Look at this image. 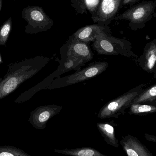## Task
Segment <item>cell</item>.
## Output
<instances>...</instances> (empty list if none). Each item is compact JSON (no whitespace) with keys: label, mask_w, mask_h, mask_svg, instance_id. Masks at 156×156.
Returning a JSON list of instances; mask_svg holds the SVG:
<instances>
[{"label":"cell","mask_w":156,"mask_h":156,"mask_svg":"<svg viewBox=\"0 0 156 156\" xmlns=\"http://www.w3.org/2000/svg\"><path fill=\"white\" fill-rule=\"evenodd\" d=\"M51 60L48 57L38 56L18 68L10 69L0 82V100L5 98L24 82L38 73Z\"/></svg>","instance_id":"obj_1"},{"label":"cell","mask_w":156,"mask_h":156,"mask_svg":"<svg viewBox=\"0 0 156 156\" xmlns=\"http://www.w3.org/2000/svg\"><path fill=\"white\" fill-rule=\"evenodd\" d=\"M92 47L98 55L124 56L136 61L138 56L132 50L129 40L113 36L111 30H105L99 34L93 42Z\"/></svg>","instance_id":"obj_2"},{"label":"cell","mask_w":156,"mask_h":156,"mask_svg":"<svg viewBox=\"0 0 156 156\" xmlns=\"http://www.w3.org/2000/svg\"><path fill=\"white\" fill-rule=\"evenodd\" d=\"M156 1H144L130 6L114 20L129 21L128 26L133 30L144 28L147 22L156 16Z\"/></svg>","instance_id":"obj_3"},{"label":"cell","mask_w":156,"mask_h":156,"mask_svg":"<svg viewBox=\"0 0 156 156\" xmlns=\"http://www.w3.org/2000/svg\"><path fill=\"white\" fill-rule=\"evenodd\" d=\"M108 66L109 63L105 61L90 63L87 67L71 75L55 79L46 89L51 90L65 88L89 80L105 71Z\"/></svg>","instance_id":"obj_4"},{"label":"cell","mask_w":156,"mask_h":156,"mask_svg":"<svg viewBox=\"0 0 156 156\" xmlns=\"http://www.w3.org/2000/svg\"><path fill=\"white\" fill-rule=\"evenodd\" d=\"M146 86L145 83L140 84L105 103L99 111L98 118L101 120L118 118L120 115H124L125 110L130 107L134 100L144 90Z\"/></svg>","instance_id":"obj_5"},{"label":"cell","mask_w":156,"mask_h":156,"mask_svg":"<svg viewBox=\"0 0 156 156\" xmlns=\"http://www.w3.org/2000/svg\"><path fill=\"white\" fill-rule=\"evenodd\" d=\"M123 0H101L99 7L94 15L91 16L94 23L108 25L122 6Z\"/></svg>","instance_id":"obj_6"},{"label":"cell","mask_w":156,"mask_h":156,"mask_svg":"<svg viewBox=\"0 0 156 156\" xmlns=\"http://www.w3.org/2000/svg\"><path fill=\"white\" fill-rule=\"evenodd\" d=\"M62 108L55 104L39 106L31 112L28 122L36 129L43 130L46 127L48 122L59 114Z\"/></svg>","instance_id":"obj_7"},{"label":"cell","mask_w":156,"mask_h":156,"mask_svg":"<svg viewBox=\"0 0 156 156\" xmlns=\"http://www.w3.org/2000/svg\"><path fill=\"white\" fill-rule=\"evenodd\" d=\"M60 54L79 58L85 63L91 60L94 54L88 43L72 39L69 37L66 44L60 49Z\"/></svg>","instance_id":"obj_8"},{"label":"cell","mask_w":156,"mask_h":156,"mask_svg":"<svg viewBox=\"0 0 156 156\" xmlns=\"http://www.w3.org/2000/svg\"><path fill=\"white\" fill-rule=\"evenodd\" d=\"M136 62L148 73L154 72L156 67V38L146 44L143 55L138 57Z\"/></svg>","instance_id":"obj_9"},{"label":"cell","mask_w":156,"mask_h":156,"mask_svg":"<svg viewBox=\"0 0 156 156\" xmlns=\"http://www.w3.org/2000/svg\"><path fill=\"white\" fill-rule=\"evenodd\" d=\"M109 30L111 29L108 25L97 23L81 27L70 37L72 39L89 44L90 42H93L101 32Z\"/></svg>","instance_id":"obj_10"},{"label":"cell","mask_w":156,"mask_h":156,"mask_svg":"<svg viewBox=\"0 0 156 156\" xmlns=\"http://www.w3.org/2000/svg\"><path fill=\"white\" fill-rule=\"evenodd\" d=\"M120 144L128 156H153L147 147L133 136H123Z\"/></svg>","instance_id":"obj_11"},{"label":"cell","mask_w":156,"mask_h":156,"mask_svg":"<svg viewBox=\"0 0 156 156\" xmlns=\"http://www.w3.org/2000/svg\"><path fill=\"white\" fill-rule=\"evenodd\" d=\"M116 124L114 121L105 122H98L96 127L101 136L105 142L109 145L115 147H118V140L115 136L114 126Z\"/></svg>","instance_id":"obj_12"},{"label":"cell","mask_w":156,"mask_h":156,"mask_svg":"<svg viewBox=\"0 0 156 156\" xmlns=\"http://www.w3.org/2000/svg\"><path fill=\"white\" fill-rule=\"evenodd\" d=\"M60 76L61 75L59 74L58 71L56 69V70L53 73H51L49 76L47 77L43 81L38 83L36 86L22 93L18 98L16 100L15 102H23L29 100L37 92L41 90L46 89L52 83L55 79L60 77Z\"/></svg>","instance_id":"obj_13"},{"label":"cell","mask_w":156,"mask_h":156,"mask_svg":"<svg viewBox=\"0 0 156 156\" xmlns=\"http://www.w3.org/2000/svg\"><path fill=\"white\" fill-rule=\"evenodd\" d=\"M61 55V60L59 65L57 69L59 71L60 75L72 70L76 71L81 70V67L86 64L81 59L72 56H68L63 54Z\"/></svg>","instance_id":"obj_14"},{"label":"cell","mask_w":156,"mask_h":156,"mask_svg":"<svg viewBox=\"0 0 156 156\" xmlns=\"http://www.w3.org/2000/svg\"><path fill=\"white\" fill-rule=\"evenodd\" d=\"M55 153L73 156H107L94 148L90 147H80L73 149H54Z\"/></svg>","instance_id":"obj_15"},{"label":"cell","mask_w":156,"mask_h":156,"mask_svg":"<svg viewBox=\"0 0 156 156\" xmlns=\"http://www.w3.org/2000/svg\"><path fill=\"white\" fill-rule=\"evenodd\" d=\"M129 108L130 114L143 115L156 112V106L141 103H133Z\"/></svg>","instance_id":"obj_16"},{"label":"cell","mask_w":156,"mask_h":156,"mask_svg":"<svg viewBox=\"0 0 156 156\" xmlns=\"http://www.w3.org/2000/svg\"><path fill=\"white\" fill-rule=\"evenodd\" d=\"M156 100V84L144 90L134 100L133 103H145Z\"/></svg>","instance_id":"obj_17"},{"label":"cell","mask_w":156,"mask_h":156,"mask_svg":"<svg viewBox=\"0 0 156 156\" xmlns=\"http://www.w3.org/2000/svg\"><path fill=\"white\" fill-rule=\"evenodd\" d=\"M0 156H30L21 149L12 146L0 147Z\"/></svg>","instance_id":"obj_18"},{"label":"cell","mask_w":156,"mask_h":156,"mask_svg":"<svg viewBox=\"0 0 156 156\" xmlns=\"http://www.w3.org/2000/svg\"><path fill=\"white\" fill-rule=\"evenodd\" d=\"M101 0H84V4L87 11L90 13L91 16L94 14L100 5Z\"/></svg>","instance_id":"obj_19"},{"label":"cell","mask_w":156,"mask_h":156,"mask_svg":"<svg viewBox=\"0 0 156 156\" xmlns=\"http://www.w3.org/2000/svg\"><path fill=\"white\" fill-rule=\"evenodd\" d=\"M71 5L75 11L79 14L87 13V10L84 4V0H70Z\"/></svg>","instance_id":"obj_20"},{"label":"cell","mask_w":156,"mask_h":156,"mask_svg":"<svg viewBox=\"0 0 156 156\" xmlns=\"http://www.w3.org/2000/svg\"><path fill=\"white\" fill-rule=\"evenodd\" d=\"M141 0H123L122 6H131L139 2Z\"/></svg>","instance_id":"obj_21"},{"label":"cell","mask_w":156,"mask_h":156,"mask_svg":"<svg viewBox=\"0 0 156 156\" xmlns=\"http://www.w3.org/2000/svg\"><path fill=\"white\" fill-rule=\"evenodd\" d=\"M10 28L9 25L6 24L5 25L1 30V35L3 36H5L7 35V34H8L9 31H10Z\"/></svg>","instance_id":"obj_22"},{"label":"cell","mask_w":156,"mask_h":156,"mask_svg":"<svg viewBox=\"0 0 156 156\" xmlns=\"http://www.w3.org/2000/svg\"><path fill=\"white\" fill-rule=\"evenodd\" d=\"M145 138L149 142H154L156 143V136L146 133L144 134Z\"/></svg>","instance_id":"obj_23"},{"label":"cell","mask_w":156,"mask_h":156,"mask_svg":"<svg viewBox=\"0 0 156 156\" xmlns=\"http://www.w3.org/2000/svg\"><path fill=\"white\" fill-rule=\"evenodd\" d=\"M155 73H156V74H155V76H156V69Z\"/></svg>","instance_id":"obj_24"}]
</instances>
